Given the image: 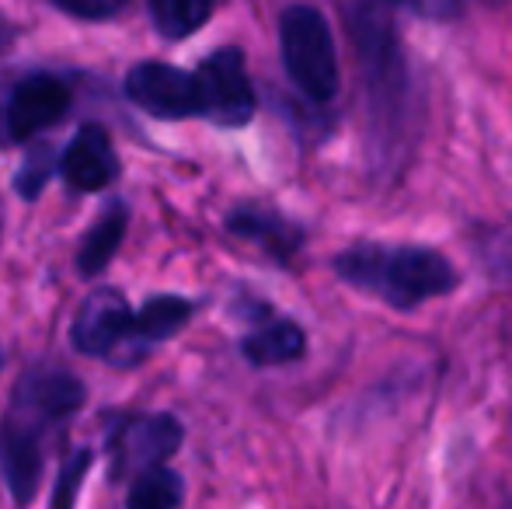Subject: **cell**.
I'll use <instances>...</instances> for the list:
<instances>
[{"label": "cell", "mask_w": 512, "mask_h": 509, "mask_svg": "<svg viewBox=\"0 0 512 509\" xmlns=\"http://www.w3.org/2000/svg\"><path fill=\"white\" fill-rule=\"evenodd\" d=\"M0 367H4V353H0Z\"/></svg>", "instance_id": "20"}, {"label": "cell", "mask_w": 512, "mask_h": 509, "mask_svg": "<svg viewBox=\"0 0 512 509\" xmlns=\"http://www.w3.org/2000/svg\"><path fill=\"white\" fill-rule=\"evenodd\" d=\"M331 269L352 290L370 293L394 311H415L429 300L450 297L460 283L450 258L425 245L356 241L331 258Z\"/></svg>", "instance_id": "2"}, {"label": "cell", "mask_w": 512, "mask_h": 509, "mask_svg": "<svg viewBox=\"0 0 512 509\" xmlns=\"http://www.w3.org/2000/svg\"><path fill=\"white\" fill-rule=\"evenodd\" d=\"M126 227H129V210H126V203L115 199V203H108L102 210V217L88 227L81 248H77L74 265L84 279H95L98 272L108 269V262H112L122 245V238H126Z\"/></svg>", "instance_id": "12"}, {"label": "cell", "mask_w": 512, "mask_h": 509, "mask_svg": "<svg viewBox=\"0 0 512 509\" xmlns=\"http://www.w3.org/2000/svg\"><path fill=\"white\" fill-rule=\"evenodd\" d=\"M185 440V429L168 412H133L122 415L108 429V457H112V478L143 475V471L164 464Z\"/></svg>", "instance_id": "5"}, {"label": "cell", "mask_w": 512, "mask_h": 509, "mask_svg": "<svg viewBox=\"0 0 512 509\" xmlns=\"http://www.w3.org/2000/svg\"><path fill=\"white\" fill-rule=\"evenodd\" d=\"M279 53L293 88L324 105L338 95V53L324 14L310 4H293L279 14Z\"/></svg>", "instance_id": "3"}, {"label": "cell", "mask_w": 512, "mask_h": 509, "mask_svg": "<svg viewBox=\"0 0 512 509\" xmlns=\"http://www.w3.org/2000/svg\"><path fill=\"white\" fill-rule=\"evenodd\" d=\"M307 353V335L293 318H265L241 339V356L251 367H286Z\"/></svg>", "instance_id": "11"}, {"label": "cell", "mask_w": 512, "mask_h": 509, "mask_svg": "<svg viewBox=\"0 0 512 509\" xmlns=\"http://www.w3.org/2000/svg\"><path fill=\"white\" fill-rule=\"evenodd\" d=\"M91 468V450H77L60 471V482H56V499H53V509H70L74 506V492L81 485L84 471Z\"/></svg>", "instance_id": "17"}, {"label": "cell", "mask_w": 512, "mask_h": 509, "mask_svg": "<svg viewBox=\"0 0 512 509\" xmlns=\"http://www.w3.org/2000/svg\"><path fill=\"white\" fill-rule=\"evenodd\" d=\"M150 18H154V28L164 35V39L178 42L196 35L199 28L209 21L216 0H147Z\"/></svg>", "instance_id": "14"}, {"label": "cell", "mask_w": 512, "mask_h": 509, "mask_svg": "<svg viewBox=\"0 0 512 509\" xmlns=\"http://www.w3.org/2000/svg\"><path fill=\"white\" fill-rule=\"evenodd\" d=\"M192 311H196V307H192L185 297H175V293H168V297L147 300V304H143L140 311H136L143 346L154 349V346H161V342L175 339V335L182 332V328L192 321Z\"/></svg>", "instance_id": "13"}, {"label": "cell", "mask_w": 512, "mask_h": 509, "mask_svg": "<svg viewBox=\"0 0 512 509\" xmlns=\"http://www.w3.org/2000/svg\"><path fill=\"white\" fill-rule=\"evenodd\" d=\"M70 342L77 353L91 360H105L112 367H136L150 353L140 339L136 311L126 304L119 290H95L77 311L70 325Z\"/></svg>", "instance_id": "4"}, {"label": "cell", "mask_w": 512, "mask_h": 509, "mask_svg": "<svg viewBox=\"0 0 512 509\" xmlns=\"http://www.w3.org/2000/svg\"><path fill=\"white\" fill-rule=\"evenodd\" d=\"M199 95H203V119L237 129L248 126L255 116V88L248 81V70H244L241 49L227 46L209 53L196 70Z\"/></svg>", "instance_id": "6"}, {"label": "cell", "mask_w": 512, "mask_h": 509, "mask_svg": "<svg viewBox=\"0 0 512 509\" xmlns=\"http://www.w3.org/2000/svg\"><path fill=\"white\" fill-rule=\"evenodd\" d=\"M185 499V485L182 475L164 464L143 471V475L133 478L126 496V509H178Z\"/></svg>", "instance_id": "15"}, {"label": "cell", "mask_w": 512, "mask_h": 509, "mask_svg": "<svg viewBox=\"0 0 512 509\" xmlns=\"http://www.w3.org/2000/svg\"><path fill=\"white\" fill-rule=\"evenodd\" d=\"M56 168V157H53V147H32L21 161L18 175H14V192L21 199H39L42 189H46L49 175Z\"/></svg>", "instance_id": "16"}, {"label": "cell", "mask_w": 512, "mask_h": 509, "mask_svg": "<svg viewBox=\"0 0 512 509\" xmlns=\"http://www.w3.org/2000/svg\"><path fill=\"white\" fill-rule=\"evenodd\" d=\"M63 14L70 18H81V21H105V18H115L129 0H53Z\"/></svg>", "instance_id": "18"}, {"label": "cell", "mask_w": 512, "mask_h": 509, "mask_svg": "<svg viewBox=\"0 0 512 509\" xmlns=\"http://www.w3.org/2000/svg\"><path fill=\"white\" fill-rule=\"evenodd\" d=\"M70 112V88L53 74H32L7 98V136L32 140Z\"/></svg>", "instance_id": "8"}, {"label": "cell", "mask_w": 512, "mask_h": 509, "mask_svg": "<svg viewBox=\"0 0 512 509\" xmlns=\"http://www.w3.org/2000/svg\"><path fill=\"white\" fill-rule=\"evenodd\" d=\"M126 98L154 119L203 116V95H199L196 74L171 67V63H136L126 74Z\"/></svg>", "instance_id": "7"}, {"label": "cell", "mask_w": 512, "mask_h": 509, "mask_svg": "<svg viewBox=\"0 0 512 509\" xmlns=\"http://www.w3.org/2000/svg\"><path fill=\"white\" fill-rule=\"evenodd\" d=\"M391 4L405 7V11L418 14V18L450 21L453 14H460V4H464V0H391Z\"/></svg>", "instance_id": "19"}, {"label": "cell", "mask_w": 512, "mask_h": 509, "mask_svg": "<svg viewBox=\"0 0 512 509\" xmlns=\"http://www.w3.org/2000/svg\"><path fill=\"white\" fill-rule=\"evenodd\" d=\"M227 231L241 241L258 245L276 262H290L304 245V231L293 220H286L283 213L265 210V206H237L227 217Z\"/></svg>", "instance_id": "10"}, {"label": "cell", "mask_w": 512, "mask_h": 509, "mask_svg": "<svg viewBox=\"0 0 512 509\" xmlns=\"http://www.w3.org/2000/svg\"><path fill=\"white\" fill-rule=\"evenodd\" d=\"M84 405V384L63 370H32L14 384L0 419V475L11 499L28 506L39 492L46 464V433L60 429Z\"/></svg>", "instance_id": "1"}, {"label": "cell", "mask_w": 512, "mask_h": 509, "mask_svg": "<svg viewBox=\"0 0 512 509\" xmlns=\"http://www.w3.org/2000/svg\"><path fill=\"white\" fill-rule=\"evenodd\" d=\"M60 175L74 192H102L119 178V157L102 126L88 123L77 129L60 157Z\"/></svg>", "instance_id": "9"}]
</instances>
